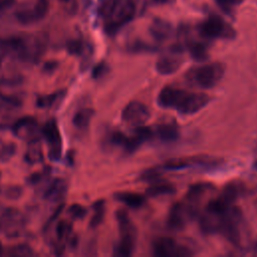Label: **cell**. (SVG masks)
<instances>
[{"mask_svg":"<svg viewBox=\"0 0 257 257\" xmlns=\"http://www.w3.org/2000/svg\"><path fill=\"white\" fill-rule=\"evenodd\" d=\"M210 100V97L202 92H192L184 89L166 86L157 98L160 106L175 108L180 113L192 114L202 109Z\"/></svg>","mask_w":257,"mask_h":257,"instance_id":"6da1fadb","label":"cell"},{"mask_svg":"<svg viewBox=\"0 0 257 257\" xmlns=\"http://www.w3.org/2000/svg\"><path fill=\"white\" fill-rule=\"evenodd\" d=\"M2 51L23 62H36L44 51V44L39 39L10 37L0 44Z\"/></svg>","mask_w":257,"mask_h":257,"instance_id":"7a4b0ae2","label":"cell"},{"mask_svg":"<svg viewBox=\"0 0 257 257\" xmlns=\"http://www.w3.org/2000/svg\"><path fill=\"white\" fill-rule=\"evenodd\" d=\"M136 6L133 0H107L102 8L104 28L109 34L115 33L134 17Z\"/></svg>","mask_w":257,"mask_h":257,"instance_id":"3957f363","label":"cell"},{"mask_svg":"<svg viewBox=\"0 0 257 257\" xmlns=\"http://www.w3.org/2000/svg\"><path fill=\"white\" fill-rule=\"evenodd\" d=\"M116 221L118 223V229L120 233V240L115 246L114 255L120 257H126L132 255L135 243L137 231L130 220L128 214L125 210H118L115 214Z\"/></svg>","mask_w":257,"mask_h":257,"instance_id":"277c9868","label":"cell"},{"mask_svg":"<svg viewBox=\"0 0 257 257\" xmlns=\"http://www.w3.org/2000/svg\"><path fill=\"white\" fill-rule=\"evenodd\" d=\"M225 68L219 62L204 64L188 71V80L193 84L202 87L210 88L215 86L223 77Z\"/></svg>","mask_w":257,"mask_h":257,"instance_id":"5b68a950","label":"cell"},{"mask_svg":"<svg viewBox=\"0 0 257 257\" xmlns=\"http://www.w3.org/2000/svg\"><path fill=\"white\" fill-rule=\"evenodd\" d=\"M26 225L22 212L13 207L0 205V233L8 237L18 236Z\"/></svg>","mask_w":257,"mask_h":257,"instance_id":"8992f818","label":"cell"},{"mask_svg":"<svg viewBox=\"0 0 257 257\" xmlns=\"http://www.w3.org/2000/svg\"><path fill=\"white\" fill-rule=\"evenodd\" d=\"M242 213L239 208L231 206L221 217L219 232L232 244L237 245L240 242V222Z\"/></svg>","mask_w":257,"mask_h":257,"instance_id":"52a82bcc","label":"cell"},{"mask_svg":"<svg viewBox=\"0 0 257 257\" xmlns=\"http://www.w3.org/2000/svg\"><path fill=\"white\" fill-rule=\"evenodd\" d=\"M200 32L207 38L232 39L235 37V30L217 15L210 16L199 27Z\"/></svg>","mask_w":257,"mask_h":257,"instance_id":"ba28073f","label":"cell"},{"mask_svg":"<svg viewBox=\"0 0 257 257\" xmlns=\"http://www.w3.org/2000/svg\"><path fill=\"white\" fill-rule=\"evenodd\" d=\"M42 138L47 144L48 157L51 161H58L62 154V139L55 119H49L41 127Z\"/></svg>","mask_w":257,"mask_h":257,"instance_id":"9c48e42d","label":"cell"},{"mask_svg":"<svg viewBox=\"0 0 257 257\" xmlns=\"http://www.w3.org/2000/svg\"><path fill=\"white\" fill-rule=\"evenodd\" d=\"M14 136L27 143L40 140L42 138L41 127L37 120L32 116H24L19 118L12 126Z\"/></svg>","mask_w":257,"mask_h":257,"instance_id":"30bf717a","label":"cell"},{"mask_svg":"<svg viewBox=\"0 0 257 257\" xmlns=\"http://www.w3.org/2000/svg\"><path fill=\"white\" fill-rule=\"evenodd\" d=\"M197 211L198 208L187 201L185 203H176L170 211L168 224L173 229H182L188 221L197 215Z\"/></svg>","mask_w":257,"mask_h":257,"instance_id":"8fae6325","label":"cell"},{"mask_svg":"<svg viewBox=\"0 0 257 257\" xmlns=\"http://www.w3.org/2000/svg\"><path fill=\"white\" fill-rule=\"evenodd\" d=\"M153 250L155 255L159 257H173V256H189L191 251L189 248L180 245L175 239L170 237H162L155 241Z\"/></svg>","mask_w":257,"mask_h":257,"instance_id":"7c38bea8","label":"cell"},{"mask_svg":"<svg viewBox=\"0 0 257 257\" xmlns=\"http://www.w3.org/2000/svg\"><path fill=\"white\" fill-rule=\"evenodd\" d=\"M150 117V110L149 108L140 101H131L126 106L123 108L121 112V118L124 122L134 125L140 126L144 125L146 121Z\"/></svg>","mask_w":257,"mask_h":257,"instance_id":"4fadbf2b","label":"cell"},{"mask_svg":"<svg viewBox=\"0 0 257 257\" xmlns=\"http://www.w3.org/2000/svg\"><path fill=\"white\" fill-rule=\"evenodd\" d=\"M48 11L47 0H37L32 7H24L16 13V19L22 24H32L45 17Z\"/></svg>","mask_w":257,"mask_h":257,"instance_id":"5bb4252c","label":"cell"},{"mask_svg":"<svg viewBox=\"0 0 257 257\" xmlns=\"http://www.w3.org/2000/svg\"><path fill=\"white\" fill-rule=\"evenodd\" d=\"M180 52L181 48H174L170 54H166L160 57L156 65V68L159 71V73L168 75L176 72L182 65Z\"/></svg>","mask_w":257,"mask_h":257,"instance_id":"9a60e30c","label":"cell"},{"mask_svg":"<svg viewBox=\"0 0 257 257\" xmlns=\"http://www.w3.org/2000/svg\"><path fill=\"white\" fill-rule=\"evenodd\" d=\"M68 185L62 178L52 180L44 191V199L50 203L60 202L67 194Z\"/></svg>","mask_w":257,"mask_h":257,"instance_id":"2e32d148","label":"cell"},{"mask_svg":"<svg viewBox=\"0 0 257 257\" xmlns=\"http://www.w3.org/2000/svg\"><path fill=\"white\" fill-rule=\"evenodd\" d=\"M221 217H222V214H217L206 209L205 212L200 217L201 230L206 234L219 232Z\"/></svg>","mask_w":257,"mask_h":257,"instance_id":"e0dca14e","label":"cell"},{"mask_svg":"<svg viewBox=\"0 0 257 257\" xmlns=\"http://www.w3.org/2000/svg\"><path fill=\"white\" fill-rule=\"evenodd\" d=\"M65 94L66 91L64 89H60L50 94L40 95L37 97L36 105L41 108H55L61 103Z\"/></svg>","mask_w":257,"mask_h":257,"instance_id":"ac0fdd59","label":"cell"},{"mask_svg":"<svg viewBox=\"0 0 257 257\" xmlns=\"http://www.w3.org/2000/svg\"><path fill=\"white\" fill-rule=\"evenodd\" d=\"M23 158H24V161L30 165L41 163L44 159L41 141L36 140L28 143V147Z\"/></svg>","mask_w":257,"mask_h":257,"instance_id":"d6986e66","label":"cell"},{"mask_svg":"<svg viewBox=\"0 0 257 257\" xmlns=\"http://www.w3.org/2000/svg\"><path fill=\"white\" fill-rule=\"evenodd\" d=\"M150 32L155 39L163 41L168 39L172 34V26L168 21L158 18L153 21L150 27Z\"/></svg>","mask_w":257,"mask_h":257,"instance_id":"ffe728a7","label":"cell"},{"mask_svg":"<svg viewBox=\"0 0 257 257\" xmlns=\"http://www.w3.org/2000/svg\"><path fill=\"white\" fill-rule=\"evenodd\" d=\"M94 114V110L89 107H83L78 109L73 117H72V124L78 130H84L88 126L92 116Z\"/></svg>","mask_w":257,"mask_h":257,"instance_id":"44dd1931","label":"cell"},{"mask_svg":"<svg viewBox=\"0 0 257 257\" xmlns=\"http://www.w3.org/2000/svg\"><path fill=\"white\" fill-rule=\"evenodd\" d=\"M157 136L166 142L175 141L179 136L178 126L174 123H162L157 126Z\"/></svg>","mask_w":257,"mask_h":257,"instance_id":"7402d4cb","label":"cell"},{"mask_svg":"<svg viewBox=\"0 0 257 257\" xmlns=\"http://www.w3.org/2000/svg\"><path fill=\"white\" fill-rule=\"evenodd\" d=\"M115 199L131 208H139L145 202V197L143 195L137 193H117L115 195Z\"/></svg>","mask_w":257,"mask_h":257,"instance_id":"603a6c76","label":"cell"},{"mask_svg":"<svg viewBox=\"0 0 257 257\" xmlns=\"http://www.w3.org/2000/svg\"><path fill=\"white\" fill-rule=\"evenodd\" d=\"M242 191H243V189H242V186L240 184L230 183L224 188L222 194L219 197L223 201H225L228 205L232 206L233 202L240 196Z\"/></svg>","mask_w":257,"mask_h":257,"instance_id":"cb8c5ba5","label":"cell"},{"mask_svg":"<svg viewBox=\"0 0 257 257\" xmlns=\"http://www.w3.org/2000/svg\"><path fill=\"white\" fill-rule=\"evenodd\" d=\"M176 191V188L173 184L170 183H157L152 186H150L146 193L150 197H159L164 195H171L174 194Z\"/></svg>","mask_w":257,"mask_h":257,"instance_id":"d4e9b609","label":"cell"},{"mask_svg":"<svg viewBox=\"0 0 257 257\" xmlns=\"http://www.w3.org/2000/svg\"><path fill=\"white\" fill-rule=\"evenodd\" d=\"M72 235V226L66 220H61L56 225V236L59 243L67 242Z\"/></svg>","mask_w":257,"mask_h":257,"instance_id":"484cf974","label":"cell"},{"mask_svg":"<svg viewBox=\"0 0 257 257\" xmlns=\"http://www.w3.org/2000/svg\"><path fill=\"white\" fill-rule=\"evenodd\" d=\"M105 212V205L103 200H98L93 204V214L90 219L89 225L91 228H96L103 220Z\"/></svg>","mask_w":257,"mask_h":257,"instance_id":"4316f807","label":"cell"},{"mask_svg":"<svg viewBox=\"0 0 257 257\" xmlns=\"http://www.w3.org/2000/svg\"><path fill=\"white\" fill-rule=\"evenodd\" d=\"M17 152V147L12 142L0 141V163H6L11 160Z\"/></svg>","mask_w":257,"mask_h":257,"instance_id":"83f0119b","label":"cell"},{"mask_svg":"<svg viewBox=\"0 0 257 257\" xmlns=\"http://www.w3.org/2000/svg\"><path fill=\"white\" fill-rule=\"evenodd\" d=\"M189 50L191 53V56L196 61H204L208 58V52L205 45L198 42H193L189 45Z\"/></svg>","mask_w":257,"mask_h":257,"instance_id":"f1b7e54d","label":"cell"},{"mask_svg":"<svg viewBox=\"0 0 257 257\" xmlns=\"http://www.w3.org/2000/svg\"><path fill=\"white\" fill-rule=\"evenodd\" d=\"M9 254L13 256H31L33 255V249L27 244H17L10 248Z\"/></svg>","mask_w":257,"mask_h":257,"instance_id":"f546056e","label":"cell"},{"mask_svg":"<svg viewBox=\"0 0 257 257\" xmlns=\"http://www.w3.org/2000/svg\"><path fill=\"white\" fill-rule=\"evenodd\" d=\"M67 213L71 219L79 220L86 215V209L79 204H73L67 209Z\"/></svg>","mask_w":257,"mask_h":257,"instance_id":"4dcf8cb0","label":"cell"},{"mask_svg":"<svg viewBox=\"0 0 257 257\" xmlns=\"http://www.w3.org/2000/svg\"><path fill=\"white\" fill-rule=\"evenodd\" d=\"M48 175H49V172L47 170H43L42 172H37V173L32 174L31 176H29L27 181L30 185L35 186V185L41 183L45 178H47Z\"/></svg>","mask_w":257,"mask_h":257,"instance_id":"1f68e13d","label":"cell"},{"mask_svg":"<svg viewBox=\"0 0 257 257\" xmlns=\"http://www.w3.org/2000/svg\"><path fill=\"white\" fill-rule=\"evenodd\" d=\"M3 194L9 199H17L22 195V189L19 186H9L6 188Z\"/></svg>","mask_w":257,"mask_h":257,"instance_id":"d6a6232c","label":"cell"},{"mask_svg":"<svg viewBox=\"0 0 257 257\" xmlns=\"http://www.w3.org/2000/svg\"><path fill=\"white\" fill-rule=\"evenodd\" d=\"M108 71V66L105 62H100L98 63L92 71V76L93 78H100L102 77L104 74H106Z\"/></svg>","mask_w":257,"mask_h":257,"instance_id":"836d02e7","label":"cell"},{"mask_svg":"<svg viewBox=\"0 0 257 257\" xmlns=\"http://www.w3.org/2000/svg\"><path fill=\"white\" fill-rule=\"evenodd\" d=\"M243 0H217L218 4L224 9V10H230L233 6L239 5Z\"/></svg>","mask_w":257,"mask_h":257,"instance_id":"e575fe53","label":"cell"},{"mask_svg":"<svg viewBox=\"0 0 257 257\" xmlns=\"http://www.w3.org/2000/svg\"><path fill=\"white\" fill-rule=\"evenodd\" d=\"M13 0H0V12L8 7Z\"/></svg>","mask_w":257,"mask_h":257,"instance_id":"d590c367","label":"cell"},{"mask_svg":"<svg viewBox=\"0 0 257 257\" xmlns=\"http://www.w3.org/2000/svg\"><path fill=\"white\" fill-rule=\"evenodd\" d=\"M155 2L157 3H169V2H172V0H154Z\"/></svg>","mask_w":257,"mask_h":257,"instance_id":"8d00e7d4","label":"cell"},{"mask_svg":"<svg viewBox=\"0 0 257 257\" xmlns=\"http://www.w3.org/2000/svg\"><path fill=\"white\" fill-rule=\"evenodd\" d=\"M254 254H255V255H257V241H256V243H255V247H254Z\"/></svg>","mask_w":257,"mask_h":257,"instance_id":"74e56055","label":"cell"},{"mask_svg":"<svg viewBox=\"0 0 257 257\" xmlns=\"http://www.w3.org/2000/svg\"><path fill=\"white\" fill-rule=\"evenodd\" d=\"M2 250H3V248H2V244L0 243V254L2 253Z\"/></svg>","mask_w":257,"mask_h":257,"instance_id":"f35d334b","label":"cell"},{"mask_svg":"<svg viewBox=\"0 0 257 257\" xmlns=\"http://www.w3.org/2000/svg\"><path fill=\"white\" fill-rule=\"evenodd\" d=\"M1 64H2V55L0 54V66H1Z\"/></svg>","mask_w":257,"mask_h":257,"instance_id":"ab89813d","label":"cell"},{"mask_svg":"<svg viewBox=\"0 0 257 257\" xmlns=\"http://www.w3.org/2000/svg\"><path fill=\"white\" fill-rule=\"evenodd\" d=\"M256 167H257V163H256Z\"/></svg>","mask_w":257,"mask_h":257,"instance_id":"60d3db41","label":"cell"},{"mask_svg":"<svg viewBox=\"0 0 257 257\" xmlns=\"http://www.w3.org/2000/svg\"><path fill=\"white\" fill-rule=\"evenodd\" d=\"M0 176H1V173H0Z\"/></svg>","mask_w":257,"mask_h":257,"instance_id":"b9f144b4","label":"cell"},{"mask_svg":"<svg viewBox=\"0 0 257 257\" xmlns=\"http://www.w3.org/2000/svg\"><path fill=\"white\" fill-rule=\"evenodd\" d=\"M65 1H66V0H65Z\"/></svg>","mask_w":257,"mask_h":257,"instance_id":"7bdbcfd3","label":"cell"}]
</instances>
